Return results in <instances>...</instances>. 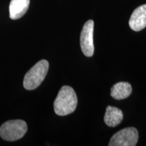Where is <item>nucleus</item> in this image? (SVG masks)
Segmentation results:
<instances>
[{
  "label": "nucleus",
  "instance_id": "f257e3e1",
  "mask_svg": "<svg viewBox=\"0 0 146 146\" xmlns=\"http://www.w3.org/2000/svg\"><path fill=\"white\" fill-rule=\"evenodd\" d=\"M77 96L72 87L63 86L54 103V112L58 116H66L72 113L77 106Z\"/></svg>",
  "mask_w": 146,
  "mask_h": 146
},
{
  "label": "nucleus",
  "instance_id": "0eeeda50",
  "mask_svg": "<svg viewBox=\"0 0 146 146\" xmlns=\"http://www.w3.org/2000/svg\"><path fill=\"white\" fill-rule=\"evenodd\" d=\"M30 0H11L9 7L10 17L17 20L23 17L28 10Z\"/></svg>",
  "mask_w": 146,
  "mask_h": 146
},
{
  "label": "nucleus",
  "instance_id": "423d86ee",
  "mask_svg": "<svg viewBox=\"0 0 146 146\" xmlns=\"http://www.w3.org/2000/svg\"><path fill=\"white\" fill-rule=\"evenodd\" d=\"M129 27L134 31H140L146 27V4L140 5L133 11L129 20Z\"/></svg>",
  "mask_w": 146,
  "mask_h": 146
},
{
  "label": "nucleus",
  "instance_id": "1a4fd4ad",
  "mask_svg": "<svg viewBox=\"0 0 146 146\" xmlns=\"http://www.w3.org/2000/svg\"><path fill=\"white\" fill-rule=\"evenodd\" d=\"M132 93V87L127 82H119L113 85L111 88L110 95L113 98L121 100L127 98Z\"/></svg>",
  "mask_w": 146,
  "mask_h": 146
},
{
  "label": "nucleus",
  "instance_id": "7ed1b4c3",
  "mask_svg": "<svg viewBox=\"0 0 146 146\" xmlns=\"http://www.w3.org/2000/svg\"><path fill=\"white\" fill-rule=\"evenodd\" d=\"M27 129L26 122L23 120H8L0 127V136L5 141H14L23 137Z\"/></svg>",
  "mask_w": 146,
  "mask_h": 146
},
{
  "label": "nucleus",
  "instance_id": "6e6552de",
  "mask_svg": "<svg viewBox=\"0 0 146 146\" xmlns=\"http://www.w3.org/2000/svg\"><path fill=\"white\" fill-rule=\"evenodd\" d=\"M123 119V113L118 108L108 106L106 109L104 115L105 123L110 127H114L121 123Z\"/></svg>",
  "mask_w": 146,
  "mask_h": 146
},
{
  "label": "nucleus",
  "instance_id": "20e7f679",
  "mask_svg": "<svg viewBox=\"0 0 146 146\" xmlns=\"http://www.w3.org/2000/svg\"><path fill=\"white\" fill-rule=\"evenodd\" d=\"M139 139V133L135 127H127L115 133L111 138L109 146H135Z\"/></svg>",
  "mask_w": 146,
  "mask_h": 146
},
{
  "label": "nucleus",
  "instance_id": "f03ea898",
  "mask_svg": "<svg viewBox=\"0 0 146 146\" xmlns=\"http://www.w3.org/2000/svg\"><path fill=\"white\" fill-rule=\"evenodd\" d=\"M49 70V62L42 60L34 65L25 74L23 86L27 90H34L44 81Z\"/></svg>",
  "mask_w": 146,
  "mask_h": 146
},
{
  "label": "nucleus",
  "instance_id": "39448f33",
  "mask_svg": "<svg viewBox=\"0 0 146 146\" xmlns=\"http://www.w3.org/2000/svg\"><path fill=\"white\" fill-rule=\"evenodd\" d=\"M94 22L89 20L85 23L81 33V48L83 54L87 57H91L94 54Z\"/></svg>",
  "mask_w": 146,
  "mask_h": 146
}]
</instances>
